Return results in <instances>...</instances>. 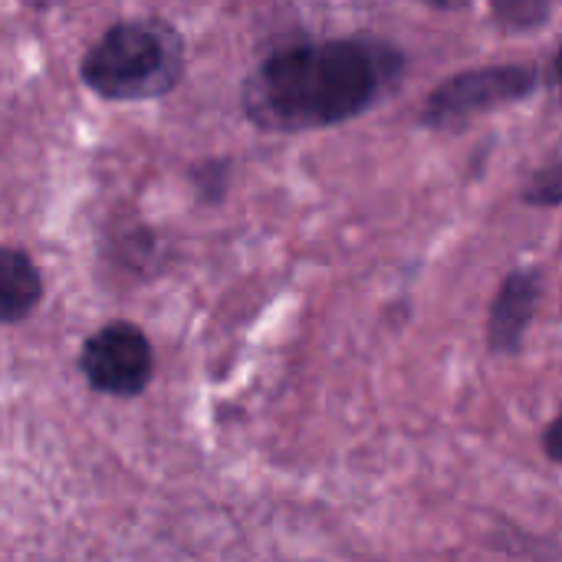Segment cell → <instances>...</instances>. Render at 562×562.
<instances>
[{
    "label": "cell",
    "instance_id": "obj_1",
    "mask_svg": "<svg viewBox=\"0 0 562 562\" xmlns=\"http://www.w3.org/2000/svg\"><path fill=\"white\" fill-rule=\"evenodd\" d=\"M398 56L366 40L286 46L267 56L244 86V109L270 132H306L369 109Z\"/></svg>",
    "mask_w": 562,
    "mask_h": 562
},
{
    "label": "cell",
    "instance_id": "obj_2",
    "mask_svg": "<svg viewBox=\"0 0 562 562\" xmlns=\"http://www.w3.org/2000/svg\"><path fill=\"white\" fill-rule=\"evenodd\" d=\"M184 69V46L168 23H115L82 59V79L105 99L165 95Z\"/></svg>",
    "mask_w": 562,
    "mask_h": 562
},
{
    "label": "cell",
    "instance_id": "obj_3",
    "mask_svg": "<svg viewBox=\"0 0 562 562\" xmlns=\"http://www.w3.org/2000/svg\"><path fill=\"white\" fill-rule=\"evenodd\" d=\"M537 86V69L530 66H484L461 72L438 86L425 109V125L451 128L497 105L517 102Z\"/></svg>",
    "mask_w": 562,
    "mask_h": 562
},
{
    "label": "cell",
    "instance_id": "obj_4",
    "mask_svg": "<svg viewBox=\"0 0 562 562\" xmlns=\"http://www.w3.org/2000/svg\"><path fill=\"white\" fill-rule=\"evenodd\" d=\"M82 372L99 392L135 395L151 379V346L135 326L112 323L86 342Z\"/></svg>",
    "mask_w": 562,
    "mask_h": 562
},
{
    "label": "cell",
    "instance_id": "obj_5",
    "mask_svg": "<svg viewBox=\"0 0 562 562\" xmlns=\"http://www.w3.org/2000/svg\"><path fill=\"white\" fill-rule=\"evenodd\" d=\"M540 296V280L530 270H517L507 277V283L497 293L494 316H491V346L501 352H510L520 346V336L533 316Z\"/></svg>",
    "mask_w": 562,
    "mask_h": 562
},
{
    "label": "cell",
    "instance_id": "obj_6",
    "mask_svg": "<svg viewBox=\"0 0 562 562\" xmlns=\"http://www.w3.org/2000/svg\"><path fill=\"white\" fill-rule=\"evenodd\" d=\"M43 293L40 273L33 267V260L20 250H3V263H0V310L7 323L23 319L36 300Z\"/></svg>",
    "mask_w": 562,
    "mask_h": 562
},
{
    "label": "cell",
    "instance_id": "obj_7",
    "mask_svg": "<svg viewBox=\"0 0 562 562\" xmlns=\"http://www.w3.org/2000/svg\"><path fill=\"white\" fill-rule=\"evenodd\" d=\"M557 0H491L494 16L507 30H537L553 13Z\"/></svg>",
    "mask_w": 562,
    "mask_h": 562
},
{
    "label": "cell",
    "instance_id": "obj_8",
    "mask_svg": "<svg viewBox=\"0 0 562 562\" xmlns=\"http://www.w3.org/2000/svg\"><path fill=\"white\" fill-rule=\"evenodd\" d=\"M530 204H560L562 201V158L543 165L530 184H527V194H524Z\"/></svg>",
    "mask_w": 562,
    "mask_h": 562
},
{
    "label": "cell",
    "instance_id": "obj_9",
    "mask_svg": "<svg viewBox=\"0 0 562 562\" xmlns=\"http://www.w3.org/2000/svg\"><path fill=\"white\" fill-rule=\"evenodd\" d=\"M547 82H550V92L557 95V102H562V49L557 53V59L550 63V76H547Z\"/></svg>",
    "mask_w": 562,
    "mask_h": 562
},
{
    "label": "cell",
    "instance_id": "obj_10",
    "mask_svg": "<svg viewBox=\"0 0 562 562\" xmlns=\"http://www.w3.org/2000/svg\"><path fill=\"white\" fill-rule=\"evenodd\" d=\"M547 451H550L557 461H562V418L547 428Z\"/></svg>",
    "mask_w": 562,
    "mask_h": 562
},
{
    "label": "cell",
    "instance_id": "obj_11",
    "mask_svg": "<svg viewBox=\"0 0 562 562\" xmlns=\"http://www.w3.org/2000/svg\"><path fill=\"white\" fill-rule=\"evenodd\" d=\"M425 3H431V7H464L468 0H425Z\"/></svg>",
    "mask_w": 562,
    "mask_h": 562
}]
</instances>
